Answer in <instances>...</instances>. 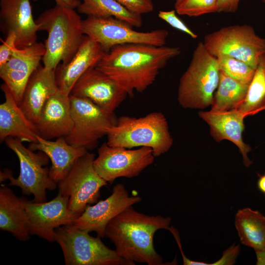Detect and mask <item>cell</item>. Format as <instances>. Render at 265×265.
Returning a JSON list of instances; mask_svg holds the SVG:
<instances>
[{
    "label": "cell",
    "instance_id": "obj_1",
    "mask_svg": "<svg viewBox=\"0 0 265 265\" xmlns=\"http://www.w3.org/2000/svg\"><path fill=\"white\" fill-rule=\"evenodd\" d=\"M181 53L178 47L126 44L112 47L96 67L117 81L132 97L151 85L167 62Z\"/></svg>",
    "mask_w": 265,
    "mask_h": 265
},
{
    "label": "cell",
    "instance_id": "obj_2",
    "mask_svg": "<svg viewBox=\"0 0 265 265\" xmlns=\"http://www.w3.org/2000/svg\"><path fill=\"white\" fill-rule=\"evenodd\" d=\"M171 222L170 217L146 215L132 206L108 223L105 237L113 243L118 255L132 265H163L162 258L154 248V236L159 230H168Z\"/></svg>",
    "mask_w": 265,
    "mask_h": 265
},
{
    "label": "cell",
    "instance_id": "obj_3",
    "mask_svg": "<svg viewBox=\"0 0 265 265\" xmlns=\"http://www.w3.org/2000/svg\"><path fill=\"white\" fill-rule=\"evenodd\" d=\"M82 20L74 9L57 5L39 15L36 20L39 31L48 33L42 59L45 68L55 70L60 63L71 61L85 36Z\"/></svg>",
    "mask_w": 265,
    "mask_h": 265
},
{
    "label": "cell",
    "instance_id": "obj_4",
    "mask_svg": "<svg viewBox=\"0 0 265 265\" xmlns=\"http://www.w3.org/2000/svg\"><path fill=\"white\" fill-rule=\"evenodd\" d=\"M106 143L128 149L146 147L156 157L167 152L173 140L166 118L160 112L140 117L123 116L117 118L106 134Z\"/></svg>",
    "mask_w": 265,
    "mask_h": 265
},
{
    "label": "cell",
    "instance_id": "obj_5",
    "mask_svg": "<svg viewBox=\"0 0 265 265\" xmlns=\"http://www.w3.org/2000/svg\"><path fill=\"white\" fill-rule=\"evenodd\" d=\"M220 79L217 58L202 42L194 50L190 63L180 79L178 100L185 108L204 109L211 105Z\"/></svg>",
    "mask_w": 265,
    "mask_h": 265
},
{
    "label": "cell",
    "instance_id": "obj_6",
    "mask_svg": "<svg viewBox=\"0 0 265 265\" xmlns=\"http://www.w3.org/2000/svg\"><path fill=\"white\" fill-rule=\"evenodd\" d=\"M4 141L18 158L20 174L16 178L10 170L4 169L0 172V182L9 180L10 186L19 187L25 194H32L33 201L45 202L47 190H53L57 186V183L50 177V169L44 167L48 163L49 157L41 151L34 153L17 138L8 137Z\"/></svg>",
    "mask_w": 265,
    "mask_h": 265
},
{
    "label": "cell",
    "instance_id": "obj_7",
    "mask_svg": "<svg viewBox=\"0 0 265 265\" xmlns=\"http://www.w3.org/2000/svg\"><path fill=\"white\" fill-rule=\"evenodd\" d=\"M55 233L66 265H132L107 247L100 237L72 225L60 226Z\"/></svg>",
    "mask_w": 265,
    "mask_h": 265
},
{
    "label": "cell",
    "instance_id": "obj_8",
    "mask_svg": "<svg viewBox=\"0 0 265 265\" xmlns=\"http://www.w3.org/2000/svg\"><path fill=\"white\" fill-rule=\"evenodd\" d=\"M203 43L214 57L227 55L245 62L254 69L265 53V39L258 36L254 28L247 25L223 27L207 34Z\"/></svg>",
    "mask_w": 265,
    "mask_h": 265
},
{
    "label": "cell",
    "instance_id": "obj_9",
    "mask_svg": "<svg viewBox=\"0 0 265 265\" xmlns=\"http://www.w3.org/2000/svg\"><path fill=\"white\" fill-rule=\"evenodd\" d=\"M130 24L113 17L87 16L82 20L84 34L97 42L106 52L126 44L165 46L168 31L157 29L150 31L135 30Z\"/></svg>",
    "mask_w": 265,
    "mask_h": 265
},
{
    "label": "cell",
    "instance_id": "obj_10",
    "mask_svg": "<svg viewBox=\"0 0 265 265\" xmlns=\"http://www.w3.org/2000/svg\"><path fill=\"white\" fill-rule=\"evenodd\" d=\"M95 158L93 153L87 152L58 183V192L68 197V208L78 217L88 205L97 202L101 188L108 184L95 169Z\"/></svg>",
    "mask_w": 265,
    "mask_h": 265
},
{
    "label": "cell",
    "instance_id": "obj_11",
    "mask_svg": "<svg viewBox=\"0 0 265 265\" xmlns=\"http://www.w3.org/2000/svg\"><path fill=\"white\" fill-rule=\"evenodd\" d=\"M69 97L73 124L65 138L73 146L92 149L106 135L117 118L88 99L71 95Z\"/></svg>",
    "mask_w": 265,
    "mask_h": 265
},
{
    "label": "cell",
    "instance_id": "obj_12",
    "mask_svg": "<svg viewBox=\"0 0 265 265\" xmlns=\"http://www.w3.org/2000/svg\"><path fill=\"white\" fill-rule=\"evenodd\" d=\"M93 161L96 172L107 183L120 177L138 176L152 164L155 157L151 148L146 147L128 149L111 146L104 142Z\"/></svg>",
    "mask_w": 265,
    "mask_h": 265
},
{
    "label": "cell",
    "instance_id": "obj_13",
    "mask_svg": "<svg viewBox=\"0 0 265 265\" xmlns=\"http://www.w3.org/2000/svg\"><path fill=\"white\" fill-rule=\"evenodd\" d=\"M68 197L58 192L48 202H35L22 198L29 220L30 235H35L49 242L55 241V229L72 225L78 217L68 208Z\"/></svg>",
    "mask_w": 265,
    "mask_h": 265
},
{
    "label": "cell",
    "instance_id": "obj_14",
    "mask_svg": "<svg viewBox=\"0 0 265 265\" xmlns=\"http://www.w3.org/2000/svg\"><path fill=\"white\" fill-rule=\"evenodd\" d=\"M141 200L139 196L130 195L125 185L118 184L107 198L93 206L88 205L72 225L88 233L95 232L97 236L103 238L108 223L128 207Z\"/></svg>",
    "mask_w": 265,
    "mask_h": 265
},
{
    "label": "cell",
    "instance_id": "obj_15",
    "mask_svg": "<svg viewBox=\"0 0 265 265\" xmlns=\"http://www.w3.org/2000/svg\"><path fill=\"white\" fill-rule=\"evenodd\" d=\"M70 95L88 99L110 113H114L128 96L117 81L96 66L80 78Z\"/></svg>",
    "mask_w": 265,
    "mask_h": 265
},
{
    "label": "cell",
    "instance_id": "obj_16",
    "mask_svg": "<svg viewBox=\"0 0 265 265\" xmlns=\"http://www.w3.org/2000/svg\"><path fill=\"white\" fill-rule=\"evenodd\" d=\"M45 53L44 44L36 42L24 48H16L9 59L0 66V77L19 104L30 77L40 65Z\"/></svg>",
    "mask_w": 265,
    "mask_h": 265
},
{
    "label": "cell",
    "instance_id": "obj_17",
    "mask_svg": "<svg viewBox=\"0 0 265 265\" xmlns=\"http://www.w3.org/2000/svg\"><path fill=\"white\" fill-rule=\"evenodd\" d=\"M198 114L209 125L211 134L216 141L228 140L232 142L238 147L244 165L249 167L252 164L248 157L251 148L244 142L242 137L244 119L248 116L247 114L235 109L222 112L200 111Z\"/></svg>",
    "mask_w": 265,
    "mask_h": 265
},
{
    "label": "cell",
    "instance_id": "obj_18",
    "mask_svg": "<svg viewBox=\"0 0 265 265\" xmlns=\"http://www.w3.org/2000/svg\"><path fill=\"white\" fill-rule=\"evenodd\" d=\"M0 16L7 32H13L18 49L37 41L38 26L34 20L30 0H0Z\"/></svg>",
    "mask_w": 265,
    "mask_h": 265
},
{
    "label": "cell",
    "instance_id": "obj_19",
    "mask_svg": "<svg viewBox=\"0 0 265 265\" xmlns=\"http://www.w3.org/2000/svg\"><path fill=\"white\" fill-rule=\"evenodd\" d=\"M106 52L90 37H85L71 61L66 65L60 63L55 69V78L58 89L69 96L74 85L89 69L96 66Z\"/></svg>",
    "mask_w": 265,
    "mask_h": 265
},
{
    "label": "cell",
    "instance_id": "obj_20",
    "mask_svg": "<svg viewBox=\"0 0 265 265\" xmlns=\"http://www.w3.org/2000/svg\"><path fill=\"white\" fill-rule=\"evenodd\" d=\"M73 124L69 96L58 89L45 103L35 124L38 134L48 140L65 137Z\"/></svg>",
    "mask_w": 265,
    "mask_h": 265
},
{
    "label": "cell",
    "instance_id": "obj_21",
    "mask_svg": "<svg viewBox=\"0 0 265 265\" xmlns=\"http://www.w3.org/2000/svg\"><path fill=\"white\" fill-rule=\"evenodd\" d=\"M5 101L0 105V139L13 137L22 142H36L39 135L35 125L25 115L10 90L4 83L0 86Z\"/></svg>",
    "mask_w": 265,
    "mask_h": 265
},
{
    "label": "cell",
    "instance_id": "obj_22",
    "mask_svg": "<svg viewBox=\"0 0 265 265\" xmlns=\"http://www.w3.org/2000/svg\"><path fill=\"white\" fill-rule=\"evenodd\" d=\"M28 148L33 151L42 152L49 157L52 162L50 175L57 183L67 176L77 159L88 152L84 147L69 144L65 137L52 141L39 135L37 141L31 143Z\"/></svg>",
    "mask_w": 265,
    "mask_h": 265
},
{
    "label": "cell",
    "instance_id": "obj_23",
    "mask_svg": "<svg viewBox=\"0 0 265 265\" xmlns=\"http://www.w3.org/2000/svg\"><path fill=\"white\" fill-rule=\"evenodd\" d=\"M58 89L55 70L40 65L30 77L19 104L26 116L34 124L46 101Z\"/></svg>",
    "mask_w": 265,
    "mask_h": 265
},
{
    "label": "cell",
    "instance_id": "obj_24",
    "mask_svg": "<svg viewBox=\"0 0 265 265\" xmlns=\"http://www.w3.org/2000/svg\"><path fill=\"white\" fill-rule=\"evenodd\" d=\"M0 229L11 233L20 240L30 238L29 220L22 198L5 186L0 188Z\"/></svg>",
    "mask_w": 265,
    "mask_h": 265
},
{
    "label": "cell",
    "instance_id": "obj_25",
    "mask_svg": "<svg viewBox=\"0 0 265 265\" xmlns=\"http://www.w3.org/2000/svg\"><path fill=\"white\" fill-rule=\"evenodd\" d=\"M235 225L243 244L255 252L265 249V216L261 212L249 208L238 210Z\"/></svg>",
    "mask_w": 265,
    "mask_h": 265
},
{
    "label": "cell",
    "instance_id": "obj_26",
    "mask_svg": "<svg viewBox=\"0 0 265 265\" xmlns=\"http://www.w3.org/2000/svg\"><path fill=\"white\" fill-rule=\"evenodd\" d=\"M249 85L233 79L220 70L219 81L210 111L222 112L236 109L245 99Z\"/></svg>",
    "mask_w": 265,
    "mask_h": 265
},
{
    "label": "cell",
    "instance_id": "obj_27",
    "mask_svg": "<svg viewBox=\"0 0 265 265\" xmlns=\"http://www.w3.org/2000/svg\"><path fill=\"white\" fill-rule=\"evenodd\" d=\"M81 0L77 8L80 13L96 17H113L137 27L142 25L141 15L129 11L115 0Z\"/></svg>",
    "mask_w": 265,
    "mask_h": 265
},
{
    "label": "cell",
    "instance_id": "obj_28",
    "mask_svg": "<svg viewBox=\"0 0 265 265\" xmlns=\"http://www.w3.org/2000/svg\"><path fill=\"white\" fill-rule=\"evenodd\" d=\"M236 109L248 116L265 109V53L259 59L245 99Z\"/></svg>",
    "mask_w": 265,
    "mask_h": 265
},
{
    "label": "cell",
    "instance_id": "obj_29",
    "mask_svg": "<svg viewBox=\"0 0 265 265\" xmlns=\"http://www.w3.org/2000/svg\"><path fill=\"white\" fill-rule=\"evenodd\" d=\"M216 58L221 71L237 81L250 84L256 69L241 60L227 55H220Z\"/></svg>",
    "mask_w": 265,
    "mask_h": 265
},
{
    "label": "cell",
    "instance_id": "obj_30",
    "mask_svg": "<svg viewBox=\"0 0 265 265\" xmlns=\"http://www.w3.org/2000/svg\"><path fill=\"white\" fill-rule=\"evenodd\" d=\"M219 0H184L175 9L178 14L198 17L218 12Z\"/></svg>",
    "mask_w": 265,
    "mask_h": 265
},
{
    "label": "cell",
    "instance_id": "obj_31",
    "mask_svg": "<svg viewBox=\"0 0 265 265\" xmlns=\"http://www.w3.org/2000/svg\"><path fill=\"white\" fill-rule=\"evenodd\" d=\"M176 13L175 9L170 11L160 10L158 17L174 28L186 33L193 39L197 38L198 35L177 16Z\"/></svg>",
    "mask_w": 265,
    "mask_h": 265
},
{
    "label": "cell",
    "instance_id": "obj_32",
    "mask_svg": "<svg viewBox=\"0 0 265 265\" xmlns=\"http://www.w3.org/2000/svg\"><path fill=\"white\" fill-rule=\"evenodd\" d=\"M129 11L141 15L154 10L152 0H115Z\"/></svg>",
    "mask_w": 265,
    "mask_h": 265
},
{
    "label": "cell",
    "instance_id": "obj_33",
    "mask_svg": "<svg viewBox=\"0 0 265 265\" xmlns=\"http://www.w3.org/2000/svg\"><path fill=\"white\" fill-rule=\"evenodd\" d=\"M16 37L12 31L6 33L5 40L0 46V66L6 63L10 58L16 47Z\"/></svg>",
    "mask_w": 265,
    "mask_h": 265
},
{
    "label": "cell",
    "instance_id": "obj_34",
    "mask_svg": "<svg viewBox=\"0 0 265 265\" xmlns=\"http://www.w3.org/2000/svg\"><path fill=\"white\" fill-rule=\"evenodd\" d=\"M240 250L239 245L233 244L223 253L222 257L211 265H231L235 263Z\"/></svg>",
    "mask_w": 265,
    "mask_h": 265
},
{
    "label": "cell",
    "instance_id": "obj_35",
    "mask_svg": "<svg viewBox=\"0 0 265 265\" xmlns=\"http://www.w3.org/2000/svg\"><path fill=\"white\" fill-rule=\"evenodd\" d=\"M241 0H219L218 12H235Z\"/></svg>",
    "mask_w": 265,
    "mask_h": 265
},
{
    "label": "cell",
    "instance_id": "obj_36",
    "mask_svg": "<svg viewBox=\"0 0 265 265\" xmlns=\"http://www.w3.org/2000/svg\"><path fill=\"white\" fill-rule=\"evenodd\" d=\"M36 1L38 0H33ZM56 5L69 8L75 9L78 8L81 3L80 0H54Z\"/></svg>",
    "mask_w": 265,
    "mask_h": 265
},
{
    "label": "cell",
    "instance_id": "obj_37",
    "mask_svg": "<svg viewBox=\"0 0 265 265\" xmlns=\"http://www.w3.org/2000/svg\"><path fill=\"white\" fill-rule=\"evenodd\" d=\"M255 253L257 257L256 265H265V249Z\"/></svg>",
    "mask_w": 265,
    "mask_h": 265
},
{
    "label": "cell",
    "instance_id": "obj_38",
    "mask_svg": "<svg viewBox=\"0 0 265 265\" xmlns=\"http://www.w3.org/2000/svg\"><path fill=\"white\" fill-rule=\"evenodd\" d=\"M257 186L261 192L265 193V174L260 176L257 182Z\"/></svg>",
    "mask_w": 265,
    "mask_h": 265
},
{
    "label": "cell",
    "instance_id": "obj_39",
    "mask_svg": "<svg viewBox=\"0 0 265 265\" xmlns=\"http://www.w3.org/2000/svg\"><path fill=\"white\" fill-rule=\"evenodd\" d=\"M184 0H175V8L177 7Z\"/></svg>",
    "mask_w": 265,
    "mask_h": 265
},
{
    "label": "cell",
    "instance_id": "obj_40",
    "mask_svg": "<svg viewBox=\"0 0 265 265\" xmlns=\"http://www.w3.org/2000/svg\"><path fill=\"white\" fill-rule=\"evenodd\" d=\"M262 0V1H263V2L265 3V0Z\"/></svg>",
    "mask_w": 265,
    "mask_h": 265
}]
</instances>
